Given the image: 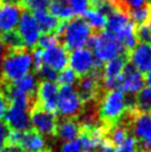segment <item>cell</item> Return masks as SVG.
Segmentation results:
<instances>
[{
  "label": "cell",
  "mask_w": 151,
  "mask_h": 152,
  "mask_svg": "<svg viewBox=\"0 0 151 152\" xmlns=\"http://www.w3.org/2000/svg\"><path fill=\"white\" fill-rule=\"evenodd\" d=\"M34 69L32 55L27 48L8 50L0 61V83L11 85Z\"/></svg>",
  "instance_id": "1"
},
{
  "label": "cell",
  "mask_w": 151,
  "mask_h": 152,
  "mask_svg": "<svg viewBox=\"0 0 151 152\" xmlns=\"http://www.w3.org/2000/svg\"><path fill=\"white\" fill-rule=\"evenodd\" d=\"M130 109H134L133 103L127 99L125 93L119 89L106 90L103 96L100 97L98 103L99 120L108 128L118 121Z\"/></svg>",
  "instance_id": "2"
},
{
  "label": "cell",
  "mask_w": 151,
  "mask_h": 152,
  "mask_svg": "<svg viewBox=\"0 0 151 152\" xmlns=\"http://www.w3.org/2000/svg\"><path fill=\"white\" fill-rule=\"evenodd\" d=\"M107 31L114 36L121 43L125 50L129 51L137 45L136 25L130 20L126 10L117 4V8L107 16Z\"/></svg>",
  "instance_id": "3"
},
{
  "label": "cell",
  "mask_w": 151,
  "mask_h": 152,
  "mask_svg": "<svg viewBox=\"0 0 151 152\" xmlns=\"http://www.w3.org/2000/svg\"><path fill=\"white\" fill-rule=\"evenodd\" d=\"M59 40L67 50H76L88 45L91 38V29L84 18L76 17L61 22L57 32Z\"/></svg>",
  "instance_id": "4"
},
{
  "label": "cell",
  "mask_w": 151,
  "mask_h": 152,
  "mask_svg": "<svg viewBox=\"0 0 151 152\" xmlns=\"http://www.w3.org/2000/svg\"><path fill=\"white\" fill-rule=\"evenodd\" d=\"M88 46L90 47V50L92 51L96 60L101 64L118 56L123 55L125 51V48L119 42V40L107 30L91 36Z\"/></svg>",
  "instance_id": "5"
},
{
  "label": "cell",
  "mask_w": 151,
  "mask_h": 152,
  "mask_svg": "<svg viewBox=\"0 0 151 152\" xmlns=\"http://www.w3.org/2000/svg\"><path fill=\"white\" fill-rule=\"evenodd\" d=\"M8 145L18 147L22 152H51L46 138L34 129L26 131H9Z\"/></svg>",
  "instance_id": "6"
},
{
  "label": "cell",
  "mask_w": 151,
  "mask_h": 152,
  "mask_svg": "<svg viewBox=\"0 0 151 152\" xmlns=\"http://www.w3.org/2000/svg\"><path fill=\"white\" fill-rule=\"evenodd\" d=\"M128 128L137 141L138 152L151 151V113L137 112L134 110L130 115Z\"/></svg>",
  "instance_id": "7"
},
{
  "label": "cell",
  "mask_w": 151,
  "mask_h": 152,
  "mask_svg": "<svg viewBox=\"0 0 151 152\" xmlns=\"http://www.w3.org/2000/svg\"><path fill=\"white\" fill-rule=\"evenodd\" d=\"M84 108V101L81 100L73 86H63L59 88L58 102L56 113L62 118H76Z\"/></svg>",
  "instance_id": "8"
},
{
  "label": "cell",
  "mask_w": 151,
  "mask_h": 152,
  "mask_svg": "<svg viewBox=\"0 0 151 152\" xmlns=\"http://www.w3.org/2000/svg\"><path fill=\"white\" fill-rule=\"evenodd\" d=\"M30 128L45 138H52L56 135V129L58 124L57 115L54 112L42 109L34 103L30 109Z\"/></svg>",
  "instance_id": "9"
},
{
  "label": "cell",
  "mask_w": 151,
  "mask_h": 152,
  "mask_svg": "<svg viewBox=\"0 0 151 152\" xmlns=\"http://www.w3.org/2000/svg\"><path fill=\"white\" fill-rule=\"evenodd\" d=\"M16 32L19 36L22 46L27 49H34L37 47L41 30L39 28L32 12L25 10L21 12L20 19L16 28Z\"/></svg>",
  "instance_id": "10"
},
{
  "label": "cell",
  "mask_w": 151,
  "mask_h": 152,
  "mask_svg": "<svg viewBox=\"0 0 151 152\" xmlns=\"http://www.w3.org/2000/svg\"><path fill=\"white\" fill-rule=\"evenodd\" d=\"M68 64L77 76L84 77L100 68L101 64H99L96 60L92 51L84 47L71 51V53L69 55Z\"/></svg>",
  "instance_id": "11"
},
{
  "label": "cell",
  "mask_w": 151,
  "mask_h": 152,
  "mask_svg": "<svg viewBox=\"0 0 151 152\" xmlns=\"http://www.w3.org/2000/svg\"><path fill=\"white\" fill-rule=\"evenodd\" d=\"M77 83V92L81 98L84 103H89L99 97V91L101 88V70L100 68L87 76L80 77Z\"/></svg>",
  "instance_id": "12"
},
{
  "label": "cell",
  "mask_w": 151,
  "mask_h": 152,
  "mask_svg": "<svg viewBox=\"0 0 151 152\" xmlns=\"http://www.w3.org/2000/svg\"><path fill=\"white\" fill-rule=\"evenodd\" d=\"M58 96L59 86L56 81H41L39 82L36 91L34 103L42 109L56 113Z\"/></svg>",
  "instance_id": "13"
},
{
  "label": "cell",
  "mask_w": 151,
  "mask_h": 152,
  "mask_svg": "<svg viewBox=\"0 0 151 152\" xmlns=\"http://www.w3.org/2000/svg\"><path fill=\"white\" fill-rule=\"evenodd\" d=\"M127 64V57L125 55L118 56L106 62L101 70V85L106 90L117 89L119 79Z\"/></svg>",
  "instance_id": "14"
},
{
  "label": "cell",
  "mask_w": 151,
  "mask_h": 152,
  "mask_svg": "<svg viewBox=\"0 0 151 152\" xmlns=\"http://www.w3.org/2000/svg\"><path fill=\"white\" fill-rule=\"evenodd\" d=\"M31 108L18 103H9L4 118L7 127L13 131H26L30 129L29 113Z\"/></svg>",
  "instance_id": "15"
},
{
  "label": "cell",
  "mask_w": 151,
  "mask_h": 152,
  "mask_svg": "<svg viewBox=\"0 0 151 152\" xmlns=\"http://www.w3.org/2000/svg\"><path fill=\"white\" fill-rule=\"evenodd\" d=\"M144 82L146 81H144V77L142 73L138 71L131 64H127L119 79L117 89L121 90L126 94L133 96V94H137L143 88Z\"/></svg>",
  "instance_id": "16"
},
{
  "label": "cell",
  "mask_w": 151,
  "mask_h": 152,
  "mask_svg": "<svg viewBox=\"0 0 151 152\" xmlns=\"http://www.w3.org/2000/svg\"><path fill=\"white\" fill-rule=\"evenodd\" d=\"M21 12L20 4L0 1V37L16 30Z\"/></svg>",
  "instance_id": "17"
},
{
  "label": "cell",
  "mask_w": 151,
  "mask_h": 152,
  "mask_svg": "<svg viewBox=\"0 0 151 152\" xmlns=\"http://www.w3.org/2000/svg\"><path fill=\"white\" fill-rule=\"evenodd\" d=\"M42 64L54 69L55 71L59 72L62 69L68 67V55L67 49L63 46L56 45V46L42 50Z\"/></svg>",
  "instance_id": "18"
},
{
  "label": "cell",
  "mask_w": 151,
  "mask_h": 152,
  "mask_svg": "<svg viewBox=\"0 0 151 152\" xmlns=\"http://www.w3.org/2000/svg\"><path fill=\"white\" fill-rule=\"evenodd\" d=\"M129 53L130 64L141 73L151 70V45L146 42L137 43Z\"/></svg>",
  "instance_id": "19"
},
{
  "label": "cell",
  "mask_w": 151,
  "mask_h": 152,
  "mask_svg": "<svg viewBox=\"0 0 151 152\" xmlns=\"http://www.w3.org/2000/svg\"><path fill=\"white\" fill-rule=\"evenodd\" d=\"M81 123L76 118H63V120L58 121L56 135L62 141H71L78 139L81 133Z\"/></svg>",
  "instance_id": "20"
},
{
  "label": "cell",
  "mask_w": 151,
  "mask_h": 152,
  "mask_svg": "<svg viewBox=\"0 0 151 152\" xmlns=\"http://www.w3.org/2000/svg\"><path fill=\"white\" fill-rule=\"evenodd\" d=\"M32 15L41 30V34H57L58 32L61 21H59L57 18L54 17L48 11V9L34 11Z\"/></svg>",
  "instance_id": "21"
},
{
  "label": "cell",
  "mask_w": 151,
  "mask_h": 152,
  "mask_svg": "<svg viewBox=\"0 0 151 152\" xmlns=\"http://www.w3.org/2000/svg\"><path fill=\"white\" fill-rule=\"evenodd\" d=\"M38 85H39L38 77L37 75H34L32 72L26 75L21 79L17 80L16 82H13V83H11V86L16 90H18L19 92L23 93L26 96H29V97L34 98V96H36Z\"/></svg>",
  "instance_id": "22"
},
{
  "label": "cell",
  "mask_w": 151,
  "mask_h": 152,
  "mask_svg": "<svg viewBox=\"0 0 151 152\" xmlns=\"http://www.w3.org/2000/svg\"><path fill=\"white\" fill-rule=\"evenodd\" d=\"M84 21L88 23L91 30H95L97 32L102 31L107 23V16L102 13L97 8H89L86 12L82 15Z\"/></svg>",
  "instance_id": "23"
},
{
  "label": "cell",
  "mask_w": 151,
  "mask_h": 152,
  "mask_svg": "<svg viewBox=\"0 0 151 152\" xmlns=\"http://www.w3.org/2000/svg\"><path fill=\"white\" fill-rule=\"evenodd\" d=\"M48 11L58 19L59 21H67L73 18V12L65 0H52L48 6Z\"/></svg>",
  "instance_id": "24"
},
{
  "label": "cell",
  "mask_w": 151,
  "mask_h": 152,
  "mask_svg": "<svg viewBox=\"0 0 151 152\" xmlns=\"http://www.w3.org/2000/svg\"><path fill=\"white\" fill-rule=\"evenodd\" d=\"M133 108L137 112L151 113V86L143 87L138 93L133 102Z\"/></svg>",
  "instance_id": "25"
},
{
  "label": "cell",
  "mask_w": 151,
  "mask_h": 152,
  "mask_svg": "<svg viewBox=\"0 0 151 152\" xmlns=\"http://www.w3.org/2000/svg\"><path fill=\"white\" fill-rule=\"evenodd\" d=\"M128 16L136 27L151 23V4H146L142 7L131 9L128 11Z\"/></svg>",
  "instance_id": "26"
},
{
  "label": "cell",
  "mask_w": 151,
  "mask_h": 152,
  "mask_svg": "<svg viewBox=\"0 0 151 152\" xmlns=\"http://www.w3.org/2000/svg\"><path fill=\"white\" fill-rule=\"evenodd\" d=\"M0 39H1V41H2L4 48L7 50H15V49L25 48V47L22 46V42H21V40L19 38V36L17 34V32H16V30L1 36Z\"/></svg>",
  "instance_id": "27"
},
{
  "label": "cell",
  "mask_w": 151,
  "mask_h": 152,
  "mask_svg": "<svg viewBox=\"0 0 151 152\" xmlns=\"http://www.w3.org/2000/svg\"><path fill=\"white\" fill-rule=\"evenodd\" d=\"M57 82L59 85L63 86H73L78 81V76L75 73V71L70 68H65L57 75Z\"/></svg>",
  "instance_id": "28"
},
{
  "label": "cell",
  "mask_w": 151,
  "mask_h": 152,
  "mask_svg": "<svg viewBox=\"0 0 151 152\" xmlns=\"http://www.w3.org/2000/svg\"><path fill=\"white\" fill-rule=\"evenodd\" d=\"M51 0H21L20 4L21 8L28 10L30 12H34L37 10H43L48 9V6Z\"/></svg>",
  "instance_id": "29"
},
{
  "label": "cell",
  "mask_w": 151,
  "mask_h": 152,
  "mask_svg": "<svg viewBox=\"0 0 151 152\" xmlns=\"http://www.w3.org/2000/svg\"><path fill=\"white\" fill-rule=\"evenodd\" d=\"M73 15L81 16L90 8V0H65Z\"/></svg>",
  "instance_id": "30"
},
{
  "label": "cell",
  "mask_w": 151,
  "mask_h": 152,
  "mask_svg": "<svg viewBox=\"0 0 151 152\" xmlns=\"http://www.w3.org/2000/svg\"><path fill=\"white\" fill-rule=\"evenodd\" d=\"M59 37L57 34H43L42 36H40L39 41H38L37 46L39 47V49H48L51 47L56 46L59 43Z\"/></svg>",
  "instance_id": "31"
},
{
  "label": "cell",
  "mask_w": 151,
  "mask_h": 152,
  "mask_svg": "<svg viewBox=\"0 0 151 152\" xmlns=\"http://www.w3.org/2000/svg\"><path fill=\"white\" fill-rule=\"evenodd\" d=\"M37 77L38 79H41L42 81H56L57 80V75L58 72L55 71L54 69L47 67L45 64H42L40 68H38L37 70Z\"/></svg>",
  "instance_id": "32"
},
{
  "label": "cell",
  "mask_w": 151,
  "mask_h": 152,
  "mask_svg": "<svg viewBox=\"0 0 151 152\" xmlns=\"http://www.w3.org/2000/svg\"><path fill=\"white\" fill-rule=\"evenodd\" d=\"M113 152H138V144L133 137H128L121 144L114 147Z\"/></svg>",
  "instance_id": "33"
},
{
  "label": "cell",
  "mask_w": 151,
  "mask_h": 152,
  "mask_svg": "<svg viewBox=\"0 0 151 152\" xmlns=\"http://www.w3.org/2000/svg\"><path fill=\"white\" fill-rule=\"evenodd\" d=\"M136 34H137V39L141 42L151 45V23L138 26V28H136Z\"/></svg>",
  "instance_id": "34"
},
{
  "label": "cell",
  "mask_w": 151,
  "mask_h": 152,
  "mask_svg": "<svg viewBox=\"0 0 151 152\" xmlns=\"http://www.w3.org/2000/svg\"><path fill=\"white\" fill-rule=\"evenodd\" d=\"M116 4L121 9L126 10L127 12L131 9H136L142 7L147 4V0H117Z\"/></svg>",
  "instance_id": "35"
},
{
  "label": "cell",
  "mask_w": 151,
  "mask_h": 152,
  "mask_svg": "<svg viewBox=\"0 0 151 152\" xmlns=\"http://www.w3.org/2000/svg\"><path fill=\"white\" fill-rule=\"evenodd\" d=\"M59 152H84V149L81 147L79 140L76 139L71 141H66L61 145Z\"/></svg>",
  "instance_id": "36"
},
{
  "label": "cell",
  "mask_w": 151,
  "mask_h": 152,
  "mask_svg": "<svg viewBox=\"0 0 151 152\" xmlns=\"http://www.w3.org/2000/svg\"><path fill=\"white\" fill-rule=\"evenodd\" d=\"M9 129L7 124L2 121H0V151L8 145V135H9Z\"/></svg>",
  "instance_id": "37"
},
{
  "label": "cell",
  "mask_w": 151,
  "mask_h": 152,
  "mask_svg": "<svg viewBox=\"0 0 151 152\" xmlns=\"http://www.w3.org/2000/svg\"><path fill=\"white\" fill-rule=\"evenodd\" d=\"M9 102H8V98L4 93V89L0 85V121H2L6 115V112H7V109H8Z\"/></svg>",
  "instance_id": "38"
},
{
  "label": "cell",
  "mask_w": 151,
  "mask_h": 152,
  "mask_svg": "<svg viewBox=\"0 0 151 152\" xmlns=\"http://www.w3.org/2000/svg\"><path fill=\"white\" fill-rule=\"evenodd\" d=\"M113 150H114V147L112 145V143L107 138H103L92 152H113Z\"/></svg>",
  "instance_id": "39"
},
{
  "label": "cell",
  "mask_w": 151,
  "mask_h": 152,
  "mask_svg": "<svg viewBox=\"0 0 151 152\" xmlns=\"http://www.w3.org/2000/svg\"><path fill=\"white\" fill-rule=\"evenodd\" d=\"M0 152H22L20 148H18V147H13V145H7V147H4L2 150Z\"/></svg>",
  "instance_id": "40"
},
{
  "label": "cell",
  "mask_w": 151,
  "mask_h": 152,
  "mask_svg": "<svg viewBox=\"0 0 151 152\" xmlns=\"http://www.w3.org/2000/svg\"><path fill=\"white\" fill-rule=\"evenodd\" d=\"M4 53H6V48H4V43H2L1 39H0V61H1V59H2V57H4Z\"/></svg>",
  "instance_id": "41"
},
{
  "label": "cell",
  "mask_w": 151,
  "mask_h": 152,
  "mask_svg": "<svg viewBox=\"0 0 151 152\" xmlns=\"http://www.w3.org/2000/svg\"><path fill=\"white\" fill-rule=\"evenodd\" d=\"M144 81L148 83V86H151V70L147 72V75L144 77Z\"/></svg>",
  "instance_id": "42"
},
{
  "label": "cell",
  "mask_w": 151,
  "mask_h": 152,
  "mask_svg": "<svg viewBox=\"0 0 151 152\" xmlns=\"http://www.w3.org/2000/svg\"><path fill=\"white\" fill-rule=\"evenodd\" d=\"M1 2H10V4H20L21 0H0Z\"/></svg>",
  "instance_id": "43"
},
{
  "label": "cell",
  "mask_w": 151,
  "mask_h": 152,
  "mask_svg": "<svg viewBox=\"0 0 151 152\" xmlns=\"http://www.w3.org/2000/svg\"><path fill=\"white\" fill-rule=\"evenodd\" d=\"M100 1H109V2H117V0H98V2H100ZM97 2V4H98Z\"/></svg>",
  "instance_id": "44"
},
{
  "label": "cell",
  "mask_w": 151,
  "mask_h": 152,
  "mask_svg": "<svg viewBox=\"0 0 151 152\" xmlns=\"http://www.w3.org/2000/svg\"><path fill=\"white\" fill-rule=\"evenodd\" d=\"M90 2H92L93 4H96L98 2V0H90Z\"/></svg>",
  "instance_id": "45"
},
{
  "label": "cell",
  "mask_w": 151,
  "mask_h": 152,
  "mask_svg": "<svg viewBox=\"0 0 151 152\" xmlns=\"http://www.w3.org/2000/svg\"><path fill=\"white\" fill-rule=\"evenodd\" d=\"M149 1H150V4H151V0H149Z\"/></svg>",
  "instance_id": "46"
},
{
  "label": "cell",
  "mask_w": 151,
  "mask_h": 152,
  "mask_svg": "<svg viewBox=\"0 0 151 152\" xmlns=\"http://www.w3.org/2000/svg\"><path fill=\"white\" fill-rule=\"evenodd\" d=\"M147 152H151V151H147Z\"/></svg>",
  "instance_id": "47"
}]
</instances>
